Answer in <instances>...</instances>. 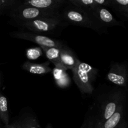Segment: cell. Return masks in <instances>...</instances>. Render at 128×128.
Listing matches in <instances>:
<instances>
[{
	"label": "cell",
	"instance_id": "cell-1",
	"mask_svg": "<svg viewBox=\"0 0 128 128\" xmlns=\"http://www.w3.org/2000/svg\"><path fill=\"white\" fill-rule=\"evenodd\" d=\"M62 20L67 24L91 29L99 34L104 33L106 30L95 21L86 10L68 4L60 11Z\"/></svg>",
	"mask_w": 128,
	"mask_h": 128
},
{
	"label": "cell",
	"instance_id": "cell-2",
	"mask_svg": "<svg viewBox=\"0 0 128 128\" xmlns=\"http://www.w3.org/2000/svg\"><path fill=\"white\" fill-rule=\"evenodd\" d=\"M8 16L12 21V24L27 22L41 18H61L60 11H48L26 6L22 3L11 9Z\"/></svg>",
	"mask_w": 128,
	"mask_h": 128
},
{
	"label": "cell",
	"instance_id": "cell-3",
	"mask_svg": "<svg viewBox=\"0 0 128 128\" xmlns=\"http://www.w3.org/2000/svg\"><path fill=\"white\" fill-rule=\"evenodd\" d=\"M68 24L61 18H41L32 21L13 24L21 31H28L46 35L64 28Z\"/></svg>",
	"mask_w": 128,
	"mask_h": 128
},
{
	"label": "cell",
	"instance_id": "cell-4",
	"mask_svg": "<svg viewBox=\"0 0 128 128\" xmlns=\"http://www.w3.org/2000/svg\"><path fill=\"white\" fill-rule=\"evenodd\" d=\"M72 72L74 81L81 94H91L94 91L92 83L96 80L98 70L80 60Z\"/></svg>",
	"mask_w": 128,
	"mask_h": 128
},
{
	"label": "cell",
	"instance_id": "cell-5",
	"mask_svg": "<svg viewBox=\"0 0 128 128\" xmlns=\"http://www.w3.org/2000/svg\"><path fill=\"white\" fill-rule=\"evenodd\" d=\"M124 102V94L121 91H114L109 94L100 106L99 114L96 118L95 126L108 120Z\"/></svg>",
	"mask_w": 128,
	"mask_h": 128
},
{
	"label": "cell",
	"instance_id": "cell-6",
	"mask_svg": "<svg viewBox=\"0 0 128 128\" xmlns=\"http://www.w3.org/2000/svg\"><path fill=\"white\" fill-rule=\"evenodd\" d=\"M10 36L13 38L26 40L37 44L39 46L48 48H61L64 46L63 42L56 39L51 38L48 36L28 31H13L10 33Z\"/></svg>",
	"mask_w": 128,
	"mask_h": 128
},
{
	"label": "cell",
	"instance_id": "cell-7",
	"mask_svg": "<svg viewBox=\"0 0 128 128\" xmlns=\"http://www.w3.org/2000/svg\"><path fill=\"white\" fill-rule=\"evenodd\" d=\"M86 10L95 21L104 30H106L108 28L110 27L122 26V23L118 21L112 13L105 7L98 6Z\"/></svg>",
	"mask_w": 128,
	"mask_h": 128
},
{
	"label": "cell",
	"instance_id": "cell-8",
	"mask_svg": "<svg viewBox=\"0 0 128 128\" xmlns=\"http://www.w3.org/2000/svg\"><path fill=\"white\" fill-rule=\"evenodd\" d=\"M107 80L120 87H126L128 84L127 65L120 62H112L107 74Z\"/></svg>",
	"mask_w": 128,
	"mask_h": 128
},
{
	"label": "cell",
	"instance_id": "cell-9",
	"mask_svg": "<svg viewBox=\"0 0 128 128\" xmlns=\"http://www.w3.org/2000/svg\"><path fill=\"white\" fill-rule=\"evenodd\" d=\"M26 6L48 11H61L68 4V0H27L22 1Z\"/></svg>",
	"mask_w": 128,
	"mask_h": 128
},
{
	"label": "cell",
	"instance_id": "cell-10",
	"mask_svg": "<svg viewBox=\"0 0 128 128\" xmlns=\"http://www.w3.org/2000/svg\"><path fill=\"white\" fill-rule=\"evenodd\" d=\"M124 111L123 104L108 120L100 124L95 126L94 128H127L128 124L124 120Z\"/></svg>",
	"mask_w": 128,
	"mask_h": 128
},
{
	"label": "cell",
	"instance_id": "cell-11",
	"mask_svg": "<svg viewBox=\"0 0 128 128\" xmlns=\"http://www.w3.org/2000/svg\"><path fill=\"white\" fill-rule=\"evenodd\" d=\"M60 60L66 70H70L71 71L74 68L78 62L80 61L73 51L66 45H64L61 48Z\"/></svg>",
	"mask_w": 128,
	"mask_h": 128
},
{
	"label": "cell",
	"instance_id": "cell-12",
	"mask_svg": "<svg viewBox=\"0 0 128 128\" xmlns=\"http://www.w3.org/2000/svg\"><path fill=\"white\" fill-rule=\"evenodd\" d=\"M50 64L49 61L43 63H34L27 61L21 65V68L24 71L32 74L42 75L52 72V69L50 66Z\"/></svg>",
	"mask_w": 128,
	"mask_h": 128
},
{
	"label": "cell",
	"instance_id": "cell-13",
	"mask_svg": "<svg viewBox=\"0 0 128 128\" xmlns=\"http://www.w3.org/2000/svg\"><path fill=\"white\" fill-rule=\"evenodd\" d=\"M68 2L72 6L84 10L98 6H111V0H68Z\"/></svg>",
	"mask_w": 128,
	"mask_h": 128
},
{
	"label": "cell",
	"instance_id": "cell-14",
	"mask_svg": "<svg viewBox=\"0 0 128 128\" xmlns=\"http://www.w3.org/2000/svg\"><path fill=\"white\" fill-rule=\"evenodd\" d=\"M66 71L67 70L62 68L54 67L52 70L55 83L61 89L67 88L71 84V79Z\"/></svg>",
	"mask_w": 128,
	"mask_h": 128
},
{
	"label": "cell",
	"instance_id": "cell-15",
	"mask_svg": "<svg viewBox=\"0 0 128 128\" xmlns=\"http://www.w3.org/2000/svg\"><path fill=\"white\" fill-rule=\"evenodd\" d=\"M40 47L42 49V51L44 52L45 56L49 60V61L52 62L54 65V67L62 68L66 69L62 64L61 60H60L61 48H48L44 47V46H40Z\"/></svg>",
	"mask_w": 128,
	"mask_h": 128
},
{
	"label": "cell",
	"instance_id": "cell-16",
	"mask_svg": "<svg viewBox=\"0 0 128 128\" xmlns=\"http://www.w3.org/2000/svg\"><path fill=\"white\" fill-rule=\"evenodd\" d=\"M0 120L3 122L4 126L10 124L8 100L6 96L1 94H0Z\"/></svg>",
	"mask_w": 128,
	"mask_h": 128
},
{
	"label": "cell",
	"instance_id": "cell-17",
	"mask_svg": "<svg viewBox=\"0 0 128 128\" xmlns=\"http://www.w3.org/2000/svg\"><path fill=\"white\" fill-rule=\"evenodd\" d=\"M21 2L20 0H0V15L7 14L11 9Z\"/></svg>",
	"mask_w": 128,
	"mask_h": 128
},
{
	"label": "cell",
	"instance_id": "cell-18",
	"mask_svg": "<svg viewBox=\"0 0 128 128\" xmlns=\"http://www.w3.org/2000/svg\"><path fill=\"white\" fill-rule=\"evenodd\" d=\"M121 14L128 12V0H111V6Z\"/></svg>",
	"mask_w": 128,
	"mask_h": 128
},
{
	"label": "cell",
	"instance_id": "cell-19",
	"mask_svg": "<svg viewBox=\"0 0 128 128\" xmlns=\"http://www.w3.org/2000/svg\"><path fill=\"white\" fill-rule=\"evenodd\" d=\"M42 49L39 47L30 48L26 51V56L28 60H36L42 55Z\"/></svg>",
	"mask_w": 128,
	"mask_h": 128
},
{
	"label": "cell",
	"instance_id": "cell-20",
	"mask_svg": "<svg viewBox=\"0 0 128 128\" xmlns=\"http://www.w3.org/2000/svg\"><path fill=\"white\" fill-rule=\"evenodd\" d=\"M21 122L24 128H41L38 121L32 116H27Z\"/></svg>",
	"mask_w": 128,
	"mask_h": 128
},
{
	"label": "cell",
	"instance_id": "cell-21",
	"mask_svg": "<svg viewBox=\"0 0 128 128\" xmlns=\"http://www.w3.org/2000/svg\"><path fill=\"white\" fill-rule=\"evenodd\" d=\"M96 117L92 116H86L83 124L80 128H94Z\"/></svg>",
	"mask_w": 128,
	"mask_h": 128
},
{
	"label": "cell",
	"instance_id": "cell-22",
	"mask_svg": "<svg viewBox=\"0 0 128 128\" xmlns=\"http://www.w3.org/2000/svg\"><path fill=\"white\" fill-rule=\"evenodd\" d=\"M4 128H18V127L16 125V122H14L12 124H9L6 126H4Z\"/></svg>",
	"mask_w": 128,
	"mask_h": 128
},
{
	"label": "cell",
	"instance_id": "cell-23",
	"mask_svg": "<svg viewBox=\"0 0 128 128\" xmlns=\"http://www.w3.org/2000/svg\"><path fill=\"white\" fill-rule=\"evenodd\" d=\"M16 125H17L18 128H24V126H22L21 121H16Z\"/></svg>",
	"mask_w": 128,
	"mask_h": 128
},
{
	"label": "cell",
	"instance_id": "cell-24",
	"mask_svg": "<svg viewBox=\"0 0 128 128\" xmlns=\"http://www.w3.org/2000/svg\"><path fill=\"white\" fill-rule=\"evenodd\" d=\"M122 14L123 15V16H124L125 17H126V18H128V12H126V13Z\"/></svg>",
	"mask_w": 128,
	"mask_h": 128
},
{
	"label": "cell",
	"instance_id": "cell-25",
	"mask_svg": "<svg viewBox=\"0 0 128 128\" xmlns=\"http://www.w3.org/2000/svg\"><path fill=\"white\" fill-rule=\"evenodd\" d=\"M46 128H52V126L50 124H48L47 125V126H46Z\"/></svg>",
	"mask_w": 128,
	"mask_h": 128
},
{
	"label": "cell",
	"instance_id": "cell-26",
	"mask_svg": "<svg viewBox=\"0 0 128 128\" xmlns=\"http://www.w3.org/2000/svg\"><path fill=\"white\" fill-rule=\"evenodd\" d=\"M1 76H0V84H1Z\"/></svg>",
	"mask_w": 128,
	"mask_h": 128
},
{
	"label": "cell",
	"instance_id": "cell-27",
	"mask_svg": "<svg viewBox=\"0 0 128 128\" xmlns=\"http://www.w3.org/2000/svg\"><path fill=\"white\" fill-rule=\"evenodd\" d=\"M0 128H1V123H0Z\"/></svg>",
	"mask_w": 128,
	"mask_h": 128
}]
</instances>
